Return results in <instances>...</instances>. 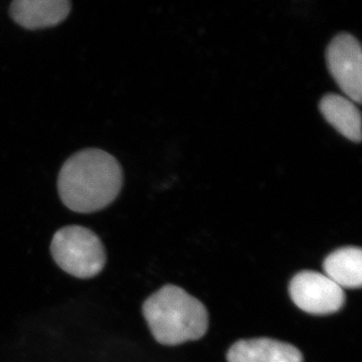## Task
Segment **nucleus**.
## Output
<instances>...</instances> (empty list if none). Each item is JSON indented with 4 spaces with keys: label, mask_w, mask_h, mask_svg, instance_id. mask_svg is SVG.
<instances>
[{
    "label": "nucleus",
    "mask_w": 362,
    "mask_h": 362,
    "mask_svg": "<svg viewBox=\"0 0 362 362\" xmlns=\"http://www.w3.org/2000/svg\"><path fill=\"white\" fill-rule=\"evenodd\" d=\"M123 185V170L115 157L101 149L82 150L59 171L58 190L71 211L90 214L115 201Z\"/></svg>",
    "instance_id": "1"
},
{
    "label": "nucleus",
    "mask_w": 362,
    "mask_h": 362,
    "mask_svg": "<svg viewBox=\"0 0 362 362\" xmlns=\"http://www.w3.org/2000/svg\"><path fill=\"white\" fill-rule=\"evenodd\" d=\"M143 315L156 341L178 345L206 334L209 315L201 301L182 288L166 285L143 305Z\"/></svg>",
    "instance_id": "2"
},
{
    "label": "nucleus",
    "mask_w": 362,
    "mask_h": 362,
    "mask_svg": "<svg viewBox=\"0 0 362 362\" xmlns=\"http://www.w3.org/2000/svg\"><path fill=\"white\" fill-rule=\"evenodd\" d=\"M51 252L59 268L76 278L95 277L106 264L101 240L84 226H69L59 230L52 238Z\"/></svg>",
    "instance_id": "3"
},
{
    "label": "nucleus",
    "mask_w": 362,
    "mask_h": 362,
    "mask_svg": "<svg viewBox=\"0 0 362 362\" xmlns=\"http://www.w3.org/2000/svg\"><path fill=\"white\" fill-rule=\"evenodd\" d=\"M289 293L298 308L313 315L335 313L345 301L342 288L315 271L296 274L290 282Z\"/></svg>",
    "instance_id": "4"
},
{
    "label": "nucleus",
    "mask_w": 362,
    "mask_h": 362,
    "mask_svg": "<svg viewBox=\"0 0 362 362\" xmlns=\"http://www.w3.org/2000/svg\"><path fill=\"white\" fill-rule=\"evenodd\" d=\"M326 61L331 76L354 103L362 96V54L358 40L349 33H340L328 45Z\"/></svg>",
    "instance_id": "5"
},
{
    "label": "nucleus",
    "mask_w": 362,
    "mask_h": 362,
    "mask_svg": "<svg viewBox=\"0 0 362 362\" xmlns=\"http://www.w3.org/2000/svg\"><path fill=\"white\" fill-rule=\"evenodd\" d=\"M69 0H16L9 14L26 30H42L63 23L71 13Z\"/></svg>",
    "instance_id": "6"
},
{
    "label": "nucleus",
    "mask_w": 362,
    "mask_h": 362,
    "mask_svg": "<svg viewBox=\"0 0 362 362\" xmlns=\"http://www.w3.org/2000/svg\"><path fill=\"white\" fill-rule=\"evenodd\" d=\"M228 362H303L300 350L270 338L240 340L228 352Z\"/></svg>",
    "instance_id": "7"
},
{
    "label": "nucleus",
    "mask_w": 362,
    "mask_h": 362,
    "mask_svg": "<svg viewBox=\"0 0 362 362\" xmlns=\"http://www.w3.org/2000/svg\"><path fill=\"white\" fill-rule=\"evenodd\" d=\"M321 113L347 139L354 142L361 140V116L354 102L337 94H327L319 105Z\"/></svg>",
    "instance_id": "8"
},
{
    "label": "nucleus",
    "mask_w": 362,
    "mask_h": 362,
    "mask_svg": "<svg viewBox=\"0 0 362 362\" xmlns=\"http://www.w3.org/2000/svg\"><path fill=\"white\" fill-rule=\"evenodd\" d=\"M324 272L340 288L356 289L362 284V251L361 247H344L331 252L324 259Z\"/></svg>",
    "instance_id": "9"
}]
</instances>
